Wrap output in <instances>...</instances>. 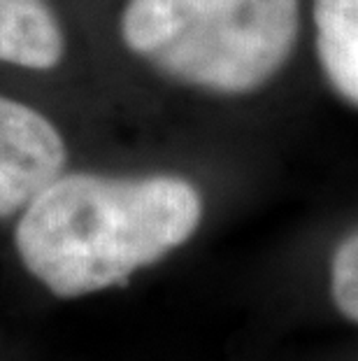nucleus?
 I'll return each mask as SVG.
<instances>
[{"mask_svg":"<svg viewBox=\"0 0 358 361\" xmlns=\"http://www.w3.org/2000/svg\"><path fill=\"white\" fill-rule=\"evenodd\" d=\"M203 198L177 175H58L14 228L21 264L54 296L77 298L126 282L196 233Z\"/></svg>","mask_w":358,"mask_h":361,"instance_id":"1","label":"nucleus"},{"mask_svg":"<svg viewBox=\"0 0 358 361\" xmlns=\"http://www.w3.org/2000/svg\"><path fill=\"white\" fill-rule=\"evenodd\" d=\"M121 37L170 80L249 94L291 56L298 0H128Z\"/></svg>","mask_w":358,"mask_h":361,"instance_id":"2","label":"nucleus"},{"mask_svg":"<svg viewBox=\"0 0 358 361\" xmlns=\"http://www.w3.org/2000/svg\"><path fill=\"white\" fill-rule=\"evenodd\" d=\"M65 161L63 135L42 112L0 96V217L24 210Z\"/></svg>","mask_w":358,"mask_h":361,"instance_id":"3","label":"nucleus"},{"mask_svg":"<svg viewBox=\"0 0 358 361\" xmlns=\"http://www.w3.org/2000/svg\"><path fill=\"white\" fill-rule=\"evenodd\" d=\"M63 51V30L47 0H0V61L51 71Z\"/></svg>","mask_w":358,"mask_h":361,"instance_id":"4","label":"nucleus"},{"mask_svg":"<svg viewBox=\"0 0 358 361\" xmlns=\"http://www.w3.org/2000/svg\"><path fill=\"white\" fill-rule=\"evenodd\" d=\"M314 26L326 78L358 107V0H314Z\"/></svg>","mask_w":358,"mask_h":361,"instance_id":"5","label":"nucleus"},{"mask_svg":"<svg viewBox=\"0 0 358 361\" xmlns=\"http://www.w3.org/2000/svg\"><path fill=\"white\" fill-rule=\"evenodd\" d=\"M331 294L338 310L358 324V231L340 243L331 261Z\"/></svg>","mask_w":358,"mask_h":361,"instance_id":"6","label":"nucleus"}]
</instances>
